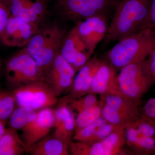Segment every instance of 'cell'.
I'll list each match as a JSON object with an SVG mask.
<instances>
[{"instance_id": "cell-18", "label": "cell", "mask_w": 155, "mask_h": 155, "mask_svg": "<svg viewBox=\"0 0 155 155\" xmlns=\"http://www.w3.org/2000/svg\"><path fill=\"white\" fill-rule=\"evenodd\" d=\"M101 98L102 102L134 119H137L141 115L140 104L119 93L104 95Z\"/></svg>"}, {"instance_id": "cell-39", "label": "cell", "mask_w": 155, "mask_h": 155, "mask_svg": "<svg viewBox=\"0 0 155 155\" xmlns=\"http://www.w3.org/2000/svg\"><path fill=\"white\" fill-rule=\"evenodd\" d=\"M116 1H118V2H120V1H121V0H116Z\"/></svg>"}, {"instance_id": "cell-32", "label": "cell", "mask_w": 155, "mask_h": 155, "mask_svg": "<svg viewBox=\"0 0 155 155\" xmlns=\"http://www.w3.org/2000/svg\"><path fill=\"white\" fill-rule=\"evenodd\" d=\"M141 116L155 123V97L147 101L140 109Z\"/></svg>"}, {"instance_id": "cell-33", "label": "cell", "mask_w": 155, "mask_h": 155, "mask_svg": "<svg viewBox=\"0 0 155 155\" xmlns=\"http://www.w3.org/2000/svg\"><path fill=\"white\" fill-rule=\"evenodd\" d=\"M145 28L155 29V0H151L149 14L144 26Z\"/></svg>"}, {"instance_id": "cell-3", "label": "cell", "mask_w": 155, "mask_h": 155, "mask_svg": "<svg viewBox=\"0 0 155 155\" xmlns=\"http://www.w3.org/2000/svg\"><path fill=\"white\" fill-rule=\"evenodd\" d=\"M144 61L125 66L117 75L119 93L140 104L143 97L155 83Z\"/></svg>"}, {"instance_id": "cell-37", "label": "cell", "mask_w": 155, "mask_h": 155, "mask_svg": "<svg viewBox=\"0 0 155 155\" xmlns=\"http://www.w3.org/2000/svg\"><path fill=\"white\" fill-rule=\"evenodd\" d=\"M45 2L46 3H48V2H50V1H51V0H44Z\"/></svg>"}, {"instance_id": "cell-22", "label": "cell", "mask_w": 155, "mask_h": 155, "mask_svg": "<svg viewBox=\"0 0 155 155\" xmlns=\"http://www.w3.org/2000/svg\"><path fill=\"white\" fill-rule=\"evenodd\" d=\"M101 142L104 150L105 155L125 154L123 147L125 143V129H116Z\"/></svg>"}, {"instance_id": "cell-21", "label": "cell", "mask_w": 155, "mask_h": 155, "mask_svg": "<svg viewBox=\"0 0 155 155\" xmlns=\"http://www.w3.org/2000/svg\"><path fill=\"white\" fill-rule=\"evenodd\" d=\"M59 26L57 24H53L40 27L27 45L24 47L33 58L40 51L46 43L52 36Z\"/></svg>"}, {"instance_id": "cell-15", "label": "cell", "mask_w": 155, "mask_h": 155, "mask_svg": "<svg viewBox=\"0 0 155 155\" xmlns=\"http://www.w3.org/2000/svg\"><path fill=\"white\" fill-rule=\"evenodd\" d=\"M98 57L91 58L75 75L69 96L81 97L88 93L94 75L102 63Z\"/></svg>"}, {"instance_id": "cell-12", "label": "cell", "mask_w": 155, "mask_h": 155, "mask_svg": "<svg viewBox=\"0 0 155 155\" xmlns=\"http://www.w3.org/2000/svg\"><path fill=\"white\" fill-rule=\"evenodd\" d=\"M40 28L11 16L0 41L7 46L24 48Z\"/></svg>"}, {"instance_id": "cell-29", "label": "cell", "mask_w": 155, "mask_h": 155, "mask_svg": "<svg viewBox=\"0 0 155 155\" xmlns=\"http://www.w3.org/2000/svg\"><path fill=\"white\" fill-rule=\"evenodd\" d=\"M129 127H132L143 135L155 137V123L140 116Z\"/></svg>"}, {"instance_id": "cell-35", "label": "cell", "mask_w": 155, "mask_h": 155, "mask_svg": "<svg viewBox=\"0 0 155 155\" xmlns=\"http://www.w3.org/2000/svg\"><path fill=\"white\" fill-rule=\"evenodd\" d=\"M5 125L6 122H3V121L0 120V139L5 133L6 128Z\"/></svg>"}, {"instance_id": "cell-19", "label": "cell", "mask_w": 155, "mask_h": 155, "mask_svg": "<svg viewBox=\"0 0 155 155\" xmlns=\"http://www.w3.org/2000/svg\"><path fill=\"white\" fill-rule=\"evenodd\" d=\"M69 145L54 135L46 136L33 145L28 153L33 155H68Z\"/></svg>"}, {"instance_id": "cell-34", "label": "cell", "mask_w": 155, "mask_h": 155, "mask_svg": "<svg viewBox=\"0 0 155 155\" xmlns=\"http://www.w3.org/2000/svg\"><path fill=\"white\" fill-rule=\"evenodd\" d=\"M147 69L155 81V48L144 61Z\"/></svg>"}, {"instance_id": "cell-7", "label": "cell", "mask_w": 155, "mask_h": 155, "mask_svg": "<svg viewBox=\"0 0 155 155\" xmlns=\"http://www.w3.org/2000/svg\"><path fill=\"white\" fill-rule=\"evenodd\" d=\"M109 25L106 14H104L76 22L74 27L92 56L98 45L106 37Z\"/></svg>"}, {"instance_id": "cell-14", "label": "cell", "mask_w": 155, "mask_h": 155, "mask_svg": "<svg viewBox=\"0 0 155 155\" xmlns=\"http://www.w3.org/2000/svg\"><path fill=\"white\" fill-rule=\"evenodd\" d=\"M117 75L116 71L108 61H102L94 75L88 94L102 96L119 93L117 88Z\"/></svg>"}, {"instance_id": "cell-27", "label": "cell", "mask_w": 155, "mask_h": 155, "mask_svg": "<svg viewBox=\"0 0 155 155\" xmlns=\"http://www.w3.org/2000/svg\"><path fill=\"white\" fill-rule=\"evenodd\" d=\"M65 97L69 107L74 112L76 111L78 114L99 104L96 94H87L84 97L77 98L71 97L69 96Z\"/></svg>"}, {"instance_id": "cell-28", "label": "cell", "mask_w": 155, "mask_h": 155, "mask_svg": "<svg viewBox=\"0 0 155 155\" xmlns=\"http://www.w3.org/2000/svg\"><path fill=\"white\" fill-rule=\"evenodd\" d=\"M106 122L105 119L101 116L91 125L75 130L72 139L76 141L90 143L97 130Z\"/></svg>"}, {"instance_id": "cell-36", "label": "cell", "mask_w": 155, "mask_h": 155, "mask_svg": "<svg viewBox=\"0 0 155 155\" xmlns=\"http://www.w3.org/2000/svg\"><path fill=\"white\" fill-rule=\"evenodd\" d=\"M2 69V60H1V56H0V72Z\"/></svg>"}, {"instance_id": "cell-31", "label": "cell", "mask_w": 155, "mask_h": 155, "mask_svg": "<svg viewBox=\"0 0 155 155\" xmlns=\"http://www.w3.org/2000/svg\"><path fill=\"white\" fill-rule=\"evenodd\" d=\"M11 16L10 9L6 0H0V39Z\"/></svg>"}, {"instance_id": "cell-2", "label": "cell", "mask_w": 155, "mask_h": 155, "mask_svg": "<svg viewBox=\"0 0 155 155\" xmlns=\"http://www.w3.org/2000/svg\"><path fill=\"white\" fill-rule=\"evenodd\" d=\"M155 48V35L143 28L118 41L107 53L108 61L116 71L129 64L144 61Z\"/></svg>"}, {"instance_id": "cell-8", "label": "cell", "mask_w": 155, "mask_h": 155, "mask_svg": "<svg viewBox=\"0 0 155 155\" xmlns=\"http://www.w3.org/2000/svg\"><path fill=\"white\" fill-rule=\"evenodd\" d=\"M76 72L60 53L45 73V81L57 97L72 88Z\"/></svg>"}, {"instance_id": "cell-9", "label": "cell", "mask_w": 155, "mask_h": 155, "mask_svg": "<svg viewBox=\"0 0 155 155\" xmlns=\"http://www.w3.org/2000/svg\"><path fill=\"white\" fill-rule=\"evenodd\" d=\"M54 123V110L47 107L39 110L36 118L21 130L26 152H29L33 145L48 135Z\"/></svg>"}, {"instance_id": "cell-23", "label": "cell", "mask_w": 155, "mask_h": 155, "mask_svg": "<svg viewBox=\"0 0 155 155\" xmlns=\"http://www.w3.org/2000/svg\"><path fill=\"white\" fill-rule=\"evenodd\" d=\"M38 111L17 106L8 120L10 127L17 130H22L36 118Z\"/></svg>"}, {"instance_id": "cell-6", "label": "cell", "mask_w": 155, "mask_h": 155, "mask_svg": "<svg viewBox=\"0 0 155 155\" xmlns=\"http://www.w3.org/2000/svg\"><path fill=\"white\" fill-rule=\"evenodd\" d=\"M113 0H58L57 11L65 20L78 22L106 14Z\"/></svg>"}, {"instance_id": "cell-13", "label": "cell", "mask_w": 155, "mask_h": 155, "mask_svg": "<svg viewBox=\"0 0 155 155\" xmlns=\"http://www.w3.org/2000/svg\"><path fill=\"white\" fill-rule=\"evenodd\" d=\"M74 111L69 107L65 97L59 101L54 110V136L70 143L75 133L76 118Z\"/></svg>"}, {"instance_id": "cell-10", "label": "cell", "mask_w": 155, "mask_h": 155, "mask_svg": "<svg viewBox=\"0 0 155 155\" xmlns=\"http://www.w3.org/2000/svg\"><path fill=\"white\" fill-rule=\"evenodd\" d=\"M11 16L41 27L48 14L44 0H6Z\"/></svg>"}, {"instance_id": "cell-4", "label": "cell", "mask_w": 155, "mask_h": 155, "mask_svg": "<svg viewBox=\"0 0 155 155\" xmlns=\"http://www.w3.org/2000/svg\"><path fill=\"white\" fill-rule=\"evenodd\" d=\"M5 74L6 82L11 90L33 81H45L43 72L25 48L6 61Z\"/></svg>"}, {"instance_id": "cell-38", "label": "cell", "mask_w": 155, "mask_h": 155, "mask_svg": "<svg viewBox=\"0 0 155 155\" xmlns=\"http://www.w3.org/2000/svg\"><path fill=\"white\" fill-rule=\"evenodd\" d=\"M153 31V33L154 34V35H155V29H153V30H152Z\"/></svg>"}, {"instance_id": "cell-20", "label": "cell", "mask_w": 155, "mask_h": 155, "mask_svg": "<svg viewBox=\"0 0 155 155\" xmlns=\"http://www.w3.org/2000/svg\"><path fill=\"white\" fill-rule=\"evenodd\" d=\"M26 151L17 130L11 127L6 128L0 139V155H20Z\"/></svg>"}, {"instance_id": "cell-26", "label": "cell", "mask_w": 155, "mask_h": 155, "mask_svg": "<svg viewBox=\"0 0 155 155\" xmlns=\"http://www.w3.org/2000/svg\"><path fill=\"white\" fill-rule=\"evenodd\" d=\"M102 105L99 101V104L78 114L76 118L75 130L91 125L101 116Z\"/></svg>"}, {"instance_id": "cell-17", "label": "cell", "mask_w": 155, "mask_h": 155, "mask_svg": "<svg viewBox=\"0 0 155 155\" xmlns=\"http://www.w3.org/2000/svg\"><path fill=\"white\" fill-rule=\"evenodd\" d=\"M125 144L136 155H155V137L143 135L134 128L125 129Z\"/></svg>"}, {"instance_id": "cell-16", "label": "cell", "mask_w": 155, "mask_h": 155, "mask_svg": "<svg viewBox=\"0 0 155 155\" xmlns=\"http://www.w3.org/2000/svg\"><path fill=\"white\" fill-rule=\"evenodd\" d=\"M65 36L64 30L59 26L40 51L34 58L43 72L44 75L52 64L55 58L60 53Z\"/></svg>"}, {"instance_id": "cell-5", "label": "cell", "mask_w": 155, "mask_h": 155, "mask_svg": "<svg viewBox=\"0 0 155 155\" xmlns=\"http://www.w3.org/2000/svg\"><path fill=\"white\" fill-rule=\"evenodd\" d=\"M17 106L39 110L51 107L58 103L57 95L44 81L26 84L13 90Z\"/></svg>"}, {"instance_id": "cell-30", "label": "cell", "mask_w": 155, "mask_h": 155, "mask_svg": "<svg viewBox=\"0 0 155 155\" xmlns=\"http://www.w3.org/2000/svg\"><path fill=\"white\" fill-rule=\"evenodd\" d=\"M119 128H122L116 127L115 125L107 122H106L97 130L89 144H93L102 141L112 132Z\"/></svg>"}, {"instance_id": "cell-25", "label": "cell", "mask_w": 155, "mask_h": 155, "mask_svg": "<svg viewBox=\"0 0 155 155\" xmlns=\"http://www.w3.org/2000/svg\"><path fill=\"white\" fill-rule=\"evenodd\" d=\"M17 107L13 91L0 89V120L6 122Z\"/></svg>"}, {"instance_id": "cell-24", "label": "cell", "mask_w": 155, "mask_h": 155, "mask_svg": "<svg viewBox=\"0 0 155 155\" xmlns=\"http://www.w3.org/2000/svg\"><path fill=\"white\" fill-rule=\"evenodd\" d=\"M102 115L103 118L108 123L113 124L116 127L126 129L130 127L136 119L121 113L114 108L102 102Z\"/></svg>"}, {"instance_id": "cell-11", "label": "cell", "mask_w": 155, "mask_h": 155, "mask_svg": "<svg viewBox=\"0 0 155 155\" xmlns=\"http://www.w3.org/2000/svg\"><path fill=\"white\" fill-rule=\"evenodd\" d=\"M60 53L76 72L92 56L74 27L64 37Z\"/></svg>"}, {"instance_id": "cell-1", "label": "cell", "mask_w": 155, "mask_h": 155, "mask_svg": "<svg viewBox=\"0 0 155 155\" xmlns=\"http://www.w3.org/2000/svg\"><path fill=\"white\" fill-rule=\"evenodd\" d=\"M151 0H121L109 25L108 42L119 41L143 29L149 14Z\"/></svg>"}]
</instances>
